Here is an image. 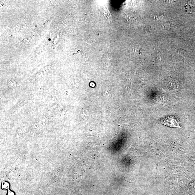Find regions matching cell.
<instances>
[{
	"label": "cell",
	"instance_id": "6da1fadb",
	"mask_svg": "<svg viewBox=\"0 0 195 195\" xmlns=\"http://www.w3.org/2000/svg\"><path fill=\"white\" fill-rule=\"evenodd\" d=\"M161 123L166 126L173 128H180L179 121L173 116H168L162 118L161 120Z\"/></svg>",
	"mask_w": 195,
	"mask_h": 195
},
{
	"label": "cell",
	"instance_id": "7a4b0ae2",
	"mask_svg": "<svg viewBox=\"0 0 195 195\" xmlns=\"http://www.w3.org/2000/svg\"><path fill=\"white\" fill-rule=\"evenodd\" d=\"M191 3H188L185 4L184 8L185 10H186L188 11H192L194 10L195 7L192 5Z\"/></svg>",
	"mask_w": 195,
	"mask_h": 195
}]
</instances>
